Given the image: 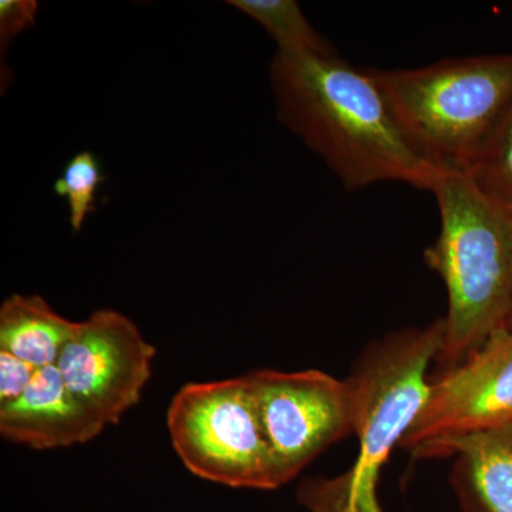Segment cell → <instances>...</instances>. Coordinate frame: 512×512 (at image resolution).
<instances>
[{
    "label": "cell",
    "mask_w": 512,
    "mask_h": 512,
    "mask_svg": "<svg viewBox=\"0 0 512 512\" xmlns=\"http://www.w3.org/2000/svg\"><path fill=\"white\" fill-rule=\"evenodd\" d=\"M269 79L279 121L346 190L404 183L430 191L437 171L409 146L369 69H357L338 53L276 52Z\"/></svg>",
    "instance_id": "cell-1"
},
{
    "label": "cell",
    "mask_w": 512,
    "mask_h": 512,
    "mask_svg": "<svg viewBox=\"0 0 512 512\" xmlns=\"http://www.w3.org/2000/svg\"><path fill=\"white\" fill-rule=\"evenodd\" d=\"M430 191L439 205V238L424 261L447 288L443 348L434 377L456 369L507 325L512 308V237L503 207L468 174L437 171Z\"/></svg>",
    "instance_id": "cell-2"
},
{
    "label": "cell",
    "mask_w": 512,
    "mask_h": 512,
    "mask_svg": "<svg viewBox=\"0 0 512 512\" xmlns=\"http://www.w3.org/2000/svg\"><path fill=\"white\" fill-rule=\"evenodd\" d=\"M369 70L424 163L441 173H474L512 103V55Z\"/></svg>",
    "instance_id": "cell-3"
},
{
    "label": "cell",
    "mask_w": 512,
    "mask_h": 512,
    "mask_svg": "<svg viewBox=\"0 0 512 512\" xmlns=\"http://www.w3.org/2000/svg\"><path fill=\"white\" fill-rule=\"evenodd\" d=\"M446 319L407 328L372 343L348 382L355 403L359 454L342 476L305 481L299 501L312 512H382L376 485L380 470L429 392L427 372L443 348Z\"/></svg>",
    "instance_id": "cell-4"
},
{
    "label": "cell",
    "mask_w": 512,
    "mask_h": 512,
    "mask_svg": "<svg viewBox=\"0 0 512 512\" xmlns=\"http://www.w3.org/2000/svg\"><path fill=\"white\" fill-rule=\"evenodd\" d=\"M167 427L194 476L232 488L282 487L248 376L185 384L168 406Z\"/></svg>",
    "instance_id": "cell-5"
},
{
    "label": "cell",
    "mask_w": 512,
    "mask_h": 512,
    "mask_svg": "<svg viewBox=\"0 0 512 512\" xmlns=\"http://www.w3.org/2000/svg\"><path fill=\"white\" fill-rule=\"evenodd\" d=\"M248 379L282 485L326 448L355 433V403L348 380L320 370H259Z\"/></svg>",
    "instance_id": "cell-6"
},
{
    "label": "cell",
    "mask_w": 512,
    "mask_h": 512,
    "mask_svg": "<svg viewBox=\"0 0 512 512\" xmlns=\"http://www.w3.org/2000/svg\"><path fill=\"white\" fill-rule=\"evenodd\" d=\"M154 357L130 319L104 309L77 322L56 366L73 396L110 426L140 402Z\"/></svg>",
    "instance_id": "cell-7"
},
{
    "label": "cell",
    "mask_w": 512,
    "mask_h": 512,
    "mask_svg": "<svg viewBox=\"0 0 512 512\" xmlns=\"http://www.w3.org/2000/svg\"><path fill=\"white\" fill-rule=\"evenodd\" d=\"M512 423V325L495 330L466 362L430 379L400 447L423 448Z\"/></svg>",
    "instance_id": "cell-8"
},
{
    "label": "cell",
    "mask_w": 512,
    "mask_h": 512,
    "mask_svg": "<svg viewBox=\"0 0 512 512\" xmlns=\"http://www.w3.org/2000/svg\"><path fill=\"white\" fill-rule=\"evenodd\" d=\"M104 427L67 389L57 366L37 370L25 394L0 406L3 439L32 450L89 443Z\"/></svg>",
    "instance_id": "cell-9"
},
{
    "label": "cell",
    "mask_w": 512,
    "mask_h": 512,
    "mask_svg": "<svg viewBox=\"0 0 512 512\" xmlns=\"http://www.w3.org/2000/svg\"><path fill=\"white\" fill-rule=\"evenodd\" d=\"M414 456L457 457L451 483L464 512H512V423L441 441Z\"/></svg>",
    "instance_id": "cell-10"
},
{
    "label": "cell",
    "mask_w": 512,
    "mask_h": 512,
    "mask_svg": "<svg viewBox=\"0 0 512 512\" xmlns=\"http://www.w3.org/2000/svg\"><path fill=\"white\" fill-rule=\"evenodd\" d=\"M76 325L53 311L42 296L15 293L0 308V350L36 369L56 366Z\"/></svg>",
    "instance_id": "cell-11"
},
{
    "label": "cell",
    "mask_w": 512,
    "mask_h": 512,
    "mask_svg": "<svg viewBox=\"0 0 512 512\" xmlns=\"http://www.w3.org/2000/svg\"><path fill=\"white\" fill-rule=\"evenodd\" d=\"M227 3L264 26L278 43V52L318 56L336 53L293 0H231Z\"/></svg>",
    "instance_id": "cell-12"
},
{
    "label": "cell",
    "mask_w": 512,
    "mask_h": 512,
    "mask_svg": "<svg viewBox=\"0 0 512 512\" xmlns=\"http://www.w3.org/2000/svg\"><path fill=\"white\" fill-rule=\"evenodd\" d=\"M104 180L99 161L89 151L77 154L64 167L55 191L67 200L74 232H79L87 217L96 210V192Z\"/></svg>",
    "instance_id": "cell-13"
},
{
    "label": "cell",
    "mask_w": 512,
    "mask_h": 512,
    "mask_svg": "<svg viewBox=\"0 0 512 512\" xmlns=\"http://www.w3.org/2000/svg\"><path fill=\"white\" fill-rule=\"evenodd\" d=\"M471 177L495 204L512 205V103Z\"/></svg>",
    "instance_id": "cell-14"
},
{
    "label": "cell",
    "mask_w": 512,
    "mask_h": 512,
    "mask_svg": "<svg viewBox=\"0 0 512 512\" xmlns=\"http://www.w3.org/2000/svg\"><path fill=\"white\" fill-rule=\"evenodd\" d=\"M35 366L0 350V406L18 400L35 379Z\"/></svg>",
    "instance_id": "cell-15"
},
{
    "label": "cell",
    "mask_w": 512,
    "mask_h": 512,
    "mask_svg": "<svg viewBox=\"0 0 512 512\" xmlns=\"http://www.w3.org/2000/svg\"><path fill=\"white\" fill-rule=\"evenodd\" d=\"M33 0H2L0 2V45L2 55L9 43L35 23L37 13Z\"/></svg>",
    "instance_id": "cell-16"
},
{
    "label": "cell",
    "mask_w": 512,
    "mask_h": 512,
    "mask_svg": "<svg viewBox=\"0 0 512 512\" xmlns=\"http://www.w3.org/2000/svg\"><path fill=\"white\" fill-rule=\"evenodd\" d=\"M503 210H504L505 218H507L508 228H510L511 237H512V205H510V207H504Z\"/></svg>",
    "instance_id": "cell-17"
},
{
    "label": "cell",
    "mask_w": 512,
    "mask_h": 512,
    "mask_svg": "<svg viewBox=\"0 0 512 512\" xmlns=\"http://www.w3.org/2000/svg\"><path fill=\"white\" fill-rule=\"evenodd\" d=\"M512 325V308L510 312V316H508L507 325L505 326H511Z\"/></svg>",
    "instance_id": "cell-18"
}]
</instances>
